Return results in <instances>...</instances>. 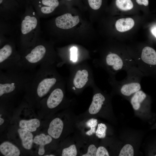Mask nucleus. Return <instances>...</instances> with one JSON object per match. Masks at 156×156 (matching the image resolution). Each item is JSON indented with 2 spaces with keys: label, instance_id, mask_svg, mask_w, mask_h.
Instances as JSON below:
<instances>
[{
  "label": "nucleus",
  "instance_id": "obj_32",
  "mask_svg": "<svg viewBox=\"0 0 156 156\" xmlns=\"http://www.w3.org/2000/svg\"><path fill=\"white\" fill-rule=\"evenodd\" d=\"M152 34L156 38V25L153 26L151 30Z\"/></svg>",
  "mask_w": 156,
  "mask_h": 156
},
{
  "label": "nucleus",
  "instance_id": "obj_19",
  "mask_svg": "<svg viewBox=\"0 0 156 156\" xmlns=\"http://www.w3.org/2000/svg\"><path fill=\"white\" fill-rule=\"evenodd\" d=\"M40 125V120L36 118L29 120H22L19 123V126L21 128L31 132L36 131Z\"/></svg>",
  "mask_w": 156,
  "mask_h": 156
},
{
  "label": "nucleus",
  "instance_id": "obj_7",
  "mask_svg": "<svg viewBox=\"0 0 156 156\" xmlns=\"http://www.w3.org/2000/svg\"><path fill=\"white\" fill-rule=\"evenodd\" d=\"M139 53L131 57L144 76H156V51L148 46L143 47Z\"/></svg>",
  "mask_w": 156,
  "mask_h": 156
},
{
  "label": "nucleus",
  "instance_id": "obj_15",
  "mask_svg": "<svg viewBox=\"0 0 156 156\" xmlns=\"http://www.w3.org/2000/svg\"><path fill=\"white\" fill-rule=\"evenodd\" d=\"M53 139L49 134L45 135L44 133H41L36 135L34 139V142L39 145L38 153L40 155L44 154L45 152L44 146L49 144L53 140Z\"/></svg>",
  "mask_w": 156,
  "mask_h": 156
},
{
  "label": "nucleus",
  "instance_id": "obj_5",
  "mask_svg": "<svg viewBox=\"0 0 156 156\" xmlns=\"http://www.w3.org/2000/svg\"><path fill=\"white\" fill-rule=\"evenodd\" d=\"M126 72L127 75L123 79L118 81L115 78L111 79L110 83L116 90L129 97L141 89V80L144 76L136 66L131 67Z\"/></svg>",
  "mask_w": 156,
  "mask_h": 156
},
{
  "label": "nucleus",
  "instance_id": "obj_23",
  "mask_svg": "<svg viewBox=\"0 0 156 156\" xmlns=\"http://www.w3.org/2000/svg\"><path fill=\"white\" fill-rule=\"evenodd\" d=\"M116 4L118 9L123 11L131 10L134 6L131 0H116Z\"/></svg>",
  "mask_w": 156,
  "mask_h": 156
},
{
  "label": "nucleus",
  "instance_id": "obj_3",
  "mask_svg": "<svg viewBox=\"0 0 156 156\" xmlns=\"http://www.w3.org/2000/svg\"><path fill=\"white\" fill-rule=\"evenodd\" d=\"M21 55L18 65L21 70L31 71L44 63L55 62L50 45L45 40L40 39Z\"/></svg>",
  "mask_w": 156,
  "mask_h": 156
},
{
  "label": "nucleus",
  "instance_id": "obj_22",
  "mask_svg": "<svg viewBox=\"0 0 156 156\" xmlns=\"http://www.w3.org/2000/svg\"><path fill=\"white\" fill-rule=\"evenodd\" d=\"M78 153V147L75 144L71 143L62 149L61 156H76Z\"/></svg>",
  "mask_w": 156,
  "mask_h": 156
},
{
  "label": "nucleus",
  "instance_id": "obj_14",
  "mask_svg": "<svg viewBox=\"0 0 156 156\" xmlns=\"http://www.w3.org/2000/svg\"><path fill=\"white\" fill-rule=\"evenodd\" d=\"M89 74L85 69L78 70L76 72L73 80L74 87L77 89L83 88L89 80Z\"/></svg>",
  "mask_w": 156,
  "mask_h": 156
},
{
  "label": "nucleus",
  "instance_id": "obj_18",
  "mask_svg": "<svg viewBox=\"0 0 156 156\" xmlns=\"http://www.w3.org/2000/svg\"><path fill=\"white\" fill-rule=\"evenodd\" d=\"M20 6L17 0H0V11L7 14L15 12Z\"/></svg>",
  "mask_w": 156,
  "mask_h": 156
},
{
  "label": "nucleus",
  "instance_id": "obj_36",
  "mask_svg": "<svg viewBox=\"0 0 156 156\" xmlns=\"http://www.w3.org/2000/svg\"></svg>",
  "mask_w": 156,
  "mask_h": 156
},
{
  "label": "nucleus",
  "instance_id": "obj_2",
  "mask_svg": "<svg viewBox=\"0 0 156 156\" xmlns=\"http://www.w3.org/2000/svg\"><path fill=\"white\" fill-rule=\"evenodd\" d=\"M30 70H17L3 71L0 70V97L6 102L18 92L25 89L34 73Z\"/></svg>",
  "mask_w": 156,
  "mask_h": 156
},
{
  "label": "nucleus",
  "instance_id": "obj_4",
  "mask_svg": "<svg viewBox=\"0 0 156 156\" xmlns=\"http://www.w3.org/2000/svg\"><path fill=\"white\" fill-rule=\"evenodd\" d=\"M25 14L22 18L20 24V38L19 42L20 50L21 53L26 49L32 46L37 41L32 36L38 30V16L32 5L29 4L25 7Z\"/></svg>",
  "mask_w": 156,
  "mask_h": 156
},
{
  "label": "nucleus",
  "instance_id": "obj_27",
  "mask_svg": "<svg viewBox=\"0 0 156 156\" xmlns=\"http://www.w3.org/2000/svg\"><path fill=\"white\" fill-rule=\"evenodd\" d=\"M102 0H88L89 6L94 10H97L101 7Z\"/></svg>",
  "mask_w": 156,
  "mask_h": 156
},
{
  "label": "nucleus",
  "instance_id": "obj_16",
  "mask_svg": "<svg viewBox=\"0 0 156 156\" xmlns=\"http://www.w3.org/2000/svg\"><path fill=\"white\" fill-rule=\"evenodd\" d=\"M18 132L23 147L27 150L30 149L34 142L33 136L31 132L20 128L18 130Z\"/></svg>",
  "mask_w": 156,
  "mask_h": 156
},
{
  "label": "nucleus",
  "instance_id": "obj_29",
  "mask_svg": "<svg viewBox=\"0 0 156 156\" xmlns=\"http://www.w3.org/2000/svg\"><path fill=\"white\" fill-rule=\"evenodd\" d=\"M70 60L73 62H75L77 59V49L73 47L70 49Z\"/></svg>",
  "mask_w": 156,
  "mask_h": 156
},
{
  "label": "nucleus",
  "instance_id": "obj_25",
  "mask_svg": "<svg viewBox=\"0 0 156 156\" xmlns=\"http://www.w3.org/2000/svg\"><path fill=\"white\" fill-rule=\"evenodd\" d=\"M119 156H133L134 150L132 146L130 144L125 145L121 149Z\"/></svg>",
  "mask_w": 156,
  "mask_h": 156
},
{
  "label": "nucleus",
  "instance_id": "obj_33",
  "mask_svg": "<svg viewBox=\"0 0 156 156\" xmlns=\"http://www.w3.org/2000/svg\"><path fill=\"white\" fill-rule=\"evenodd\" d=\"M1 115L0 114V125H2L4 122V119L2 118L1 117Z\"/></svg>",
  "mask_w": 156,
  "mask_h": 156
},
{
  "label": "nucleus",
  "instance_id": "obj_20",
  "mask_svg": "<svg viewBox=\"0 0 156 156\" xmlns=\"http://www.w3.org/2000/svg\"><path fill=\"white\" fill-rule=\"evenodd\" d=\"M134 23V20L131 18H122L116 21L115 26L116 29L119 31L124 32L132 28Z\"/></svg>",
  "mask_w": 156,
  "mask_h": 156
},
{
  "label": "nucleus",
  "instance_id": "obj_28",
  "mask_svg": "<svg viewBox=\"0 0 156 156\" xmlns=\"http://www.w3.org/2000/svg\"><path fill=\"white\" fill-rule=\"evenodd\" d=\"M107 149L103 146H100L97 148L96 156H109Z\"/></svg>",
  "mask_w": 156,
  "mask_h": 156
},
{
  "label": "nucleus",
  "instance_id": "obj_6",
  "mask_svg": "<svg viewBox=\"0 0 156 156\" xmlns=\"http://www.w3.org/2000/svg\"><path fill=\"white\" fill-rule=\"evenodd\" d=\"M21 55L12 40L1 39L0 46V70L8 71L20 70L18 64Z\"/></svg>",
  "mask_w": 156,
  "mask_h": 156
},
{
  "label": "nucleus",
  "instance_id": "obj_17",
  "mask_svg": "<svg viewBox=\"0 0 156 156\" xmlns=\"http://www.w3.org/2000/svg\"><path fill=\"white\" fill-rule=\"evenodd\" d=\"M0 151L5 156H18L20 154L19 148L12 143L5 141L0 145Z\"/></svg>",
  "mask_w": 156,
  "mask_h": 156
},
{
  "label": "nucleus",
  "instance_id": "obj_13",
  "mask_svg": "<svg viewBox=\"0 0 156 156\" xmlns=\"http://www.w3.org/2000/svg\"><path fill=\"white\" fill-rule=\"evenodd\" d=\"M82 120L80 122L77 121V123L81 126L77 125V126L82 127L80 129L82 130L85 136L89 137L95 134L98 125L97 119L94 118H83Z\"/></svg>",
  "mask_w": 156,
  "mask_h": 156
},
{
  "label": "nucleus",
  "instance_id": "obj_24",
  "mask_svg": "<svg viewBox=\"0 0 156 156\" xmlns=\"http://www.w3.org/2000/svg\"><path fill=\"white\" fill-rule=\"evenodd\" d=\"M107 127L106 125L103 123H100L97 125L95 135L99 138H104L106 136Z\"/></svg>",
  "mask_w": 156,
  "mask_h": 156
},
{
  "label": "nucleus",
  "instance_id": "obj_35",
  "mask_svg": "<svg viewBox=\"0 0 156 156\" xmlns=\"http://www.w3.org/2000/svg\"><path fill=\"white\" fill-rule=\"evenodd\" d=\"M155 156H156V154L155 155Z\"/></svg>",
  "mask_w": 156,
  "mask_h": 156
},
{
  "label": "nucleus",
  "instance_id": "obj_12",
  "mask_svg": "<svg viewBox=\"0 0 156 156\" xmlns=\"http://www.w3.org/2000/svg\"><path fill=\"white\" fill-rule=\"evenodd\" d=\"M79 22V19L78 16H73L71 14L69 13L58 16L55 20L56 27L63 29L71 28L77 25Z\"/></svg>",
  "mask_w": 156,
  "mask_h": 156
},
{
  "label": "nucleus",
  "instance_id": "obj_10",
  "mask_svg": "<svg viewBox=\"0 0 156 156\" xmlns=\"http://www.w3.org/2000/svg\"><path fill=\"white\" fill-rule=\"evenodd\" d=\"M31 4L38 16L43 17L52 13L60 3L58 0H33Z\"/></svg>",
  "mask_w": 156,
  "mask_h": 156
},
{
  "label": "nucleus",
  "instance_id": "obj_34",
  "mask_svg": "<svg viewBox=\"0 0 156 156\" xmlns=\"http://www.w3.org/2000/svg\"><path fill=\"white\" fill-rule=\"evenodd\" d=\"M44 156H55V155L53 154H50L49 155H44Z\"/></svg>",
  "mask_w": 156,
  "mask_h": 156
},
{
  "label": "nucleus",
  "instance_id": "obj_1",
  "mask_svg": "<svg viewBox=\"0 0 156 156\" xmlns=\"http://www.w3.org/2000/svg\"><path fill=\"white\" fill-rule=\"evenodd\" d=\"M55 62H47L41 64L34 73L25 91L26 98L30 103H40L61 78L56 70Z\"/></svg>",
  "mask_w": 156,
  "mask_h": 156
},
{
  "label": "nucleus",
  "instance_id": "obj_26",
  "mask_svg": "<svg viewBox=\"0 0 156 156\" xmlns=\"http://www.w3.org/2000/svg\"><path fill=\"white\" fill-rule=\"evenodd\" d=\"M97 148L94 144H91L88 145L87 152L81 155L82 156H96Z\"/></svg>",
  "mask_w": 156,
  "mask_h": 156
},
{
  "label": "nucleus",
  "instance_id": "obj_8",
  "mask_svg": "<svg viewBox=\"0 0 156 156\" xmlns=\"http://www.w3.org/2000/svg\"><path fill=\"white\" fill-rule=\"evenodd\" d=\"M64 87L63 82L61 81L52 89L48 96L41 100L40 103L45 105L49 109H56L64 101L65 94Z\"/></svg>",
  "mask_w": 156,
  "mask_h": 156
},
{
  "label": "nucleus",
  "instance_id": "obj_11",
  "mask_svg": "<svg viewBox=\"0 0 156 156\" xmlns=\"http://www.w3.org/2000/svg\"><path fill=\"white\" fill-rule=\"evenodd\" d=\"M106 97L101 92L95 93L88 110L83 115L82 118H94L97 115L106 101Z\"/></svg>",
  "mask_w": 156,
  "mask_h": 156
},
{
  "label": "nucleus",
  "instance_id": "obj_31",
  "mask_svg": "<svg viewBox=\"0 0 156 156\" xmlns=\"http://www.w3.org/2000/svg\"><path fill=\"white\" fill-rule=\"evenodd\" d=\"M136 1L139 5L147 6L148 4V0H136Z\"/></svg>",
  "mask_w": 156,
  "mask_h": 156
},
{
  "label": "nucleus",
  "instance_id": "obj_9",
  "mask_svg": "<svg viewBox=\"0 0 156 156\" xmlns=\"http://www.w3.org/2000/svg\"><path fill=\"white\" fill-rule=\"evenodd\" d=\"M77 120L75 119L67 123L65 122L64 120L59 117H56L53 119L50 122L47 130L48 134L54 139H59L62 136L66 128L72 131L76 127L77 124L67 125L77 122Z\"/></svg>",
  "mask_w": 156,
  "mask_h": 156
},
{
  "label": "nucleus",
  "instance_id": "obj_30",
  "mask_svg": "<svg viewBox=\"0 0 156 156\" xmlns=\"http://www.w3.org/2000/svg\"><path fill=\"white\" fill-rule=\"evenodd\" d=\"M20 6L25 7L28 5L31 4L33 0H17Z\"/></svg>",
  "mask_w": 156,
  "mask_h": 156
},
{
  "label": "nucleus",
  "instance_id": "obj_21",
  "mask_svg": "<svg viewBox=\"0 0 156 156\" xmlns=\"http://www.w3.org/2000/svg\"><path fill=\"white\" fill-rule=\"evenodd\" d=\"M146 94L141 90L135 93L131 97L130 102L134 109L138 110L141 104L147 98Z\"/></svg>",
  "mask_w": 156,
  "mask_h": 156
}]
</instances>
